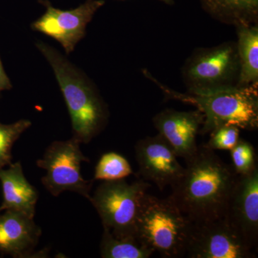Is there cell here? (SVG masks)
<instances>
[{
    "label": "cell",
    "instance_id": "1",
    "mask_svg": "<svg viewBox=\"0 0 258 258\" xmlns=\"http://www.w3.org/2000/svg\"><path fill=\"white\" fill-rule=\"evenodd\" d=\"M185 161L184 174L169 198L191 222L222 218L238 177L233 167L204 145Z\"/></svg>",
    "mask_w": 258,
    "mask_h": 258
},
{
    "label": "cell",
    "instance_id": "2",
    "mask_svg": "<svg viewBox=\"0 0 258 258\" xmlns=\"http://www.w3.org/2000/svg\"><path fill=\"white\" fill-rule=\"evenodd\" d=\"M53 70L72 124L73 138L88 144L108 123L109 112L94 83L63 55L45 42H36Z\"/></svg>",
    "mask_w": 258,
    "mask_h": 258
},
{
    "label": "cell",
    "instance_id": "3",
    "mask_svg": "<svg viewBox=\"0 0 258 258\" xmlns=\"http://www.w3.org/2000/svg\"><path fill=\"white\" fill-rule=\"evenodd\" d=\"M155 82L166 96L192 104L203 113L201 135L210 134L225 125H233L248 131L257 128L258 84L181 93L163 86L157 81Z\"/></svg>",
    "mask_w": 258,
    "mask_h": 258
},
{
    "label": "cell",
    "instance_id": "4",
    "mask_svg": "<svg viewBox=\"0 0 258 258\" xmlns=\"http://www.w3.org/2000/svg\"><path fill=\"white\" fill-rule=\"evenodd\" d=\"M191 224L170 198L147 193L139 208L136 237L162 257H181L186 254Z\"/></svg>",
    "mask_w": 258,
    "mask_h": 258
},
{
    "label": "cell",
    "instance_id": "5",
    "mask_svg": "<svg viewBox=\"0 0 258 258\" xmlns=\"http://www.w3.org/2000/svg\"><path fill=\"white\" fill-rule=\"evenodd\" d=\"M151 184L145 180L104 181L89 201L102 224L116 237H136V224L142 199Z\"/></svg>",
    "mask_w": 258,
    "mask_h": 258
},
{
    "label": "cell",
    "instance_id": "6",
    "mask_svg": "<svg viewBox=\"0 0 258 258\" xmlns=\"http://www.w3.org/2000/svg\"><path fill=\"white\" fill-rule=\"evenodd\" d=\"M239 75L240 62L237 44L234 42L198 49L182 69L183 79L188 91L237 86Z\"/></svg>",
    "mask_w": 258,
    "mask_h": 258
},
{
    "label": "cell",
    "instance_id": "7",
    "mask_svg": "<svg viewBox=\"0 0 258 258\" xmlns=\"http://www.w3.org/2000/svg\"><path fill=\"white\" fill-rule=\"evenodd\" d=\"M81 143L74 138L55 141L47 148L37 165L46 171L41 182L54 197L66 191H74L88 199L94 180H86L81 175V164L89 162L80 148Z\"/></svg>",
    "mask_w": 258,
    "mask_h": 258
},
{
    "label": "cell",
    "instance_id": "8",
    "mask_svg": "<svg viewBox=\"0 0 258 258\" xmlns=\"http://www.w3.org/2000/svg\"><path fill=\"white\" fill-rule=\"evenodd\" d=\"M190 258H252V249L225 219L192 222L186 254Z\"/></svg>",
    "mask_w": 258,
    "mask_h": 258
},
{
    "label": "cell",
    "instance_id": "9",
    "mask_svg": "<svg viewBox=\"0 0 258 258\" xmlns=\"http://www.w3.org/2000/svg\"><path fill=\"white\" fill-rule=\"evenodd\" d=\"M42 3L46 8V12L31 24L32 30L53 38L69 55L85 37L86 26L105 2L86 0L77 8L71 10L57 9L47 1Z\"/></svg>",
    "mask_w": 258,
    "mask_h": 258
},
{
    "label": "cell",
    "instance_id": "10",
    "mask_svg": "<svg viewBox=\"0 0 258 258\" xmlns=\"http://www.w3.org/2000/svg\"><path fill=\"white\" fill-rule=\"evenodd\" d=\"M223 218L253 249L258 243V167L238 176L227 202Z\"/></svg>",
    "mask_w": 258,
    "mask_h": 258
},
{
    "label": "cell",
    "instance_id": "11",
    "mask_svg": "<svg viewBox=\"0 0 258 258\" xmlns=\"http://www.w3.org/2000/svg\"><path fill=\"white\" fill-rule=\"evenodd\" d=\"M139 173L144 180L152 181L161 191L175 184L184 172L174 149L158 134L141 139L135 145Z\"/></svg>",
    "mask_w": 258,
    "mask_h": 258
},
{
    "label": "cell",
    "instance_id": "12",
    "mask_svg": "<svg viewBox=\"0 0 258 258\" xmlns=\"http://www.w3.org/2000/svg\"><path fill=\"white\" fill-rule=\"evenodd\" d=\"M152 120L159 134L172 147L178 157L186 161L198 152L197 136L204 122V115L199 110L166 109L157 113Z\"/></svg>",
    "mask_w": 258,
    "mask_h": 258
},
{
    "label": "cell",
    "instance_id": "13",
    "mask_svg": "<svg viewBox=\"0 0 258 258\" xmlns=\"http://www.w3.org/2000/svg\"><path fill=\"white\" fill-rule=\"evenodd\" d=\"M42 235L34 218L16 210L0 214V252L13 257H30Z\"/></svg>",
    "mask_w": 258,
    "mask_h": 258
},
{
    "label": "cell",
    "instance_id": "14",
    "mask_svg": "<svg viewBox=\"0 0 258 258\" xmlns=\"http://www.w3.org/2000/svg\"><path fill=\"white\" fill-rule=\"evenodd\" d=\"M0 182L3 195L0 212L16 210L34 218L38 191L25 177L20 161L0 170Z\"/></svg>",
    "mask_w": 258,
    "mask_h": 258
},
{
    "label": "cell",
    "instance_id": "15",
    "mask_svg": "<svg viewBox=\"0 0 258 258\" xmlns=\"http://www.w3.org/2000/svg\"><path fill=\"white\" fill-rule=\"evenodd\" d=\"M237 28V53L240 62L238 86L258 84L257 24L239 25Z\"/></svg>",
    "mask_w": 258,
    "mask_h": 258
},
{
    "label": "cell",
    "instance_id": "16",
    "mask_svg": "<svg viewBox=\"0 0 258 258\" xmlns=\"http://www.w3.org/2000/svg\"><path fill=\"white\" fill-rule=\"evenodd\" d=\"M203 9L222 23L252 25L257 23L258 0H200Z\"/></svg>",
    "mask_w": 258,
    "mask_h": 258
},
{
    "label": "cell",
    "instance_id": "17",
    "mask_svg": "<svg viewBox=\"0 0 258 258\" xmlns=\"http://www.w3.org/2000/svg\"><path fill=\"white\" fill-rule=\"evenodd\" d=\"M100 252L103 258H149L154 253L137 237H116L104 227Z\"/></svg>",
    "mask_w": 258,
    "mask_h": 258
},
{
    "label": "cell",
    "instance_id": "18",
    "mask_svg": "<svg viewBox=\"0 0 258 258\" xmlns=\"http://www.w3.org/2000/svg\"><path fill=\"white\" fill-rule=\"evenodd\" d=\"M133 173L130 163L124 157L110 152L103 154L97 163L93 180L115 181L125 179Z\"/></svg>",
    "mask_w": 258,
    "mask_h": 258
},
{
    "label": "cell",
    "instance_id": "19",
    "mask_svg": "<svg viewBox=\"0 0 258 258\" xmlns=\"http://www.w3.org/2000/svg\"><path fill=\"white\" fill-rule=\"evenodd\" d=\"M31 125V121L28 119H21L11 124L0 122V170L12 164L14 144Z\"/></svg>",
    "mask_w": 258,
    "mask_h": 258
},
{
    "label": "cell",
    "instance_id": "20",
    "mask_svg": "<svg viewBox=\"0 0 258 258\" xmlns=\"http://www.w3.org/2000/svg\"><path fill=\"white\" fill-rule=\"evenodd\" d=\"M234 170L238 176L247 175L257 168V158L253 146L247 141L239 139L230 150Z\"/></svg>",
    "mask_w": 258,
    "mask_h": 258
},
{
    "label": "cell",
    "instance_id": "21",
    "mask_svg": "<svg viewBox=\"0 0 258 258\" xmlns=\"http://www.w3.org/2000/svg\"><path fill=\"white\" fill-rule=\"evenodd\" d=\"M238 127L225 125L219 127L210 134V138L205 147L210 150H231L240 139Z\"/></svg>",
    "mask_w": 258,
    "mask_h": 258
},
{
    "label": "cell",
    "instance_id": "22",
    "mask_svg": "<svg viewBox=\"0 0 258 258\" xmlns=\"http://www.w3.org/2000/svg\"><path fill=\"white\" fill-rule=\"evenodd\" d=\"M13 88L11 81L5 72L3 62L0 58V93L2 91H8Z\"/></svg>",
    "mask_w": 258,
    "mask_h": 258
},
{
    "label": "cell",
    "instance_id": "23",
    "mask_svg": "<svg viewBox=\"0 0 258 258\" xmlns=\"http://www.w3.org/2000/svg\"><path fill=\"white\" fill-rule=\"evenodd\" d=\"M158 1H160L161 3H164L169 5H173L174 4V0H158Z\"/></svg>",
    "mask_w": 258,
    "mask_h": 258
}]
</instances>
